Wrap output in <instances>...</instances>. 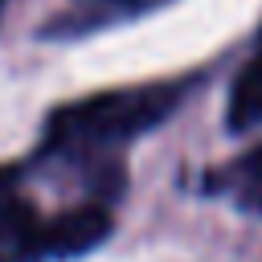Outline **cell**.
<instances>
[{
    "label": "cell",
    "instance_id": "obj_3",
    "mask_svg": "<svg viewBox=\"0 0 262 262\" xmlns=\"http://www.w3.org/2000/svg\"><path fill=\"white\" fill-rule=\"evenodd\" d=\"M41 233H45L41 213L8 192L0 201V262H41L45 258Z\"/></svg>",
    "mask_w": 262,
    "mask_h": 262
},
{
    "label": "cell",
    "instance_id": "obj_7",
    "mask_svg": "<svg viewBox=\"0 0 262 262\" xmlns=\"http://www.w3.org/2000/svg\"><path fill=\"white\" fill-rule=\"evenodd\" d=\"M0 12H4V0H0Z\"/></svg>",
    "mask_w": 262,
    "mask_h": 262
},
{
    "label": "cell",
    "instance_id": "obj_4",
    "mask_svg": "<svg viewBox=\"0 0 262 262\" xmlns=\"http://www.w3.org/2000/svg\"><path fill=\"white\" fill-rule=\"evenodd\" d=\"M258 123H262V57L254 53V57L237 70V78H233V86H229L225 127H229V131H250V127H258Z\"/></svg>",
    "mask_w": 262,
    "mask_h": 262
},
{
    "label": "cell",
    "instance_id": "obj_1",
    "mask_svg": "<svg viewBox=\"0 0 262 262\" xmlns=\"http://www.w3.org/2000/svg\"><path fill=\"white\" fill-rule=\"evenodd\" d=\"M176 102H180L176 86H135V90H111V94L66 102L45 123V147H57V151L119 147L143 135L147 127H156Z\"/></svg>",
    "mask_w": 262,
    "mask_h": 262
},
{
    "label": "cell",
    "instance_id": "obj_2",
    "mask_svg": "<svg viewBox=\"0 0 262 262\" xmlns=\"http://www.w3.org/2000/svg\"><path fill=\"white\" fill-rule=\"evenodd\" d=\"M106 233H111V213L98 201H90V205H74L61 217L45 221L41 246H45V258H78L94 250L98 242H106Z\"/></svg>",
    "mask_w": 262,
    "mask_h": 262
},
{
    "label": "cell",
    "instance_id": "obj_6",
    "mask_svg": "<svg viewBox=\"0 0 262 262\" xmlns=\"http://www.w3.org/2000/svg\"><path fill=\"white\" fill-rule=\"evenodd\" d=\"M258 57H262V37H258Z\"/></svg>",
    "mask_w": 262,
    "mask_h": 262
},
{
    "label": "cell",
    "instance_id": "obj_5",
    "mask_svg": "<svg viewBox=\"0 0 262 262\" xmlns=\"http://www.w3.org/2000/svg\"><path fill=\"white\" fill-rule=\"evenodd\" d=\"M225 176L237 184V192H242L246 201H250V196H258V192H262V143H258L254 151H246V156H242Z\"/></svg>",
    "mask_w": 262,
    "mask_h": 262
}]
</instances>
